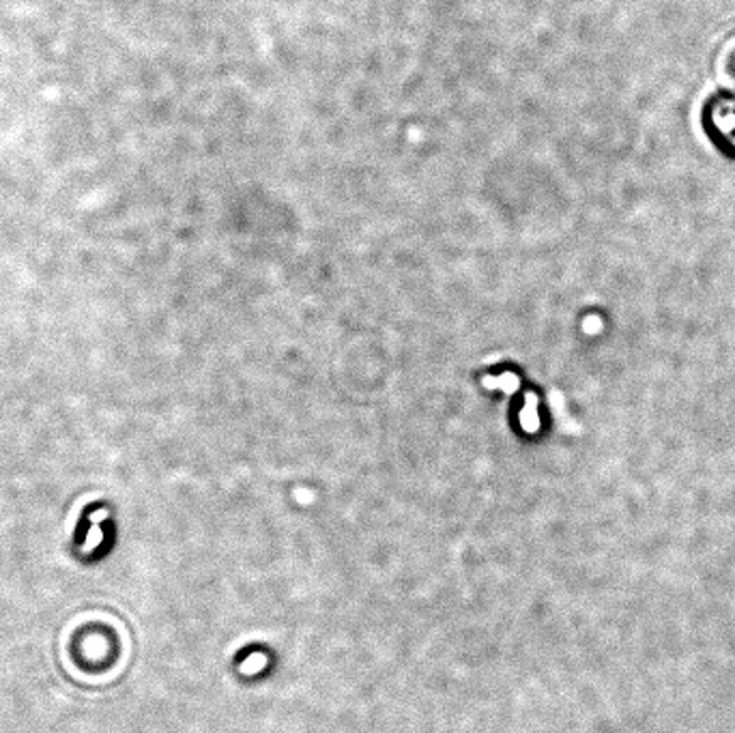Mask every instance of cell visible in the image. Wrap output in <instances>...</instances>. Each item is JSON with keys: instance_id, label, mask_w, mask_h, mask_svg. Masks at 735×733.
<instances>
[{"instance_id": "7a4b0ae2", "label": "cell", "mask_w": 735, "mask_h": 733, "mask_svg": "<svg viewBox=\"0 0 735 733\" xmlns=\"http://www.w3.org/2000/svg\"><path fill=\"white\" fill-rule=\"evenodd\" d=\"M484 387L486 389H501L505 394H514L521 387V379L514 372H503L499 377H484Z\"/></svg>"}, {"instance_id": "6da1fadb", "label": "cell", "mask_w": 735, "mask_h": 733, "mask_svg": "<svg viewBox=\"0 0 735 733\" xmlns=\"http://www.w3.org/2000/svg\"><path fill=\"white\" fill-rule=\"evenodd\" d=\"M538 405L540 398L533 391L525 394V402H523V411H521V426L525 432H538L540 430V415H538Z\"/></svg>"}]
</instances>
